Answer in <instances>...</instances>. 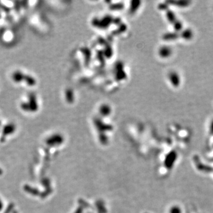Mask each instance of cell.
<instances>
[{
	"label": "cell",
	"mask_w": 213,
	"mask_h": 213,
	"mask_svg": "<svg viewBox=\"0 0 213 213\" xmlns=\"http://www.w3.org/2000/svg\"><path fill=\"white\" fill-rule=\"evenodd\" d=\"M27 102H23L21 103V108L23 110L26 111H36L38 109V102L36 98L32 94L29 98Z\"/></svg>",
	"instance_id": "cell-2"
},
{
	"label": "cell",
	"mask_w": 213,
	"mask_h": 213,
	"mask_svg": "<svg viewBox=\"0 0 213 213\" xmlns=\"http://www.w3.org/2000/svg\"><path fill=\"white\" fill-rule=\"evenodd\" d=\"M13 81L16 83H21L25 82L26 84L29 85V86H34L36 84V80L31 75H28L20 70H17L12 75Z\"/></svg>",
	"instance_id": "cell-1"
}]
</instances>
